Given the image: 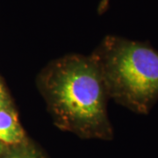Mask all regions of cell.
<instances>
[{
	"label": "cell",
	"instance_id": "cell-5",
	"mask_svg": "<svg viewBox=\"0 0 158 158\" xmlns=\"http://www.w3.org/2000/svg\"><path fill=\"white\" fill-rule=\"evenodd\" d=\"M6 106H7V98L3 86L0 84V108L5 107Z\"/></svg>",
	"mask_w": 158,
	"mask_h": 158
},
{
	"label": "cell",
	"instance_id": "cell-6",
	"mask_svg": "<svg viewBox=\"0 0 158 158\" xmlns=\"http://www.w3.org/2000/svg\"><path fill=\"white\" fill-rule=\"evenodd\" d=\"M108 3H109V0H101L99 6H98V12L102 13L106 11V9L107 8Z\"/></svg>",
	"mask_w": 158,
	"mask_h": 158
},
{
	"label": "cell",
	"instance_id": "cell-2",
	"mask_svg": "<svg viewBox=\"0 0 158 158\" xmlns=\"http://www.w3.org/2000/svg\"><path fill=\"white\" fill-rule=\"evenodd\" d=\"M92 58L108 95L135 113H149L158 100L157 50L148 42L108 36Z\"/></svg>",
	"mask_w": 158,
	"mask_h": 158
},
{
	"label": "cell",
	"instance_id": "cell-7",
	"mask_svg": "<svg viewBox=\"0 0 158 158\" xmlns=\"http://www.w3.org/2000/svg\"><path fill=\"white\" fill-rule=\"evenodd\" d=\"M2 152H3V145H2V143H0V156H1Z\"/></svg>",
	"mask_w": 158,
	"mask_h": 158
},
{
	"label": "cell",
	"instance_id": "cell-4",
	"mask_svg": "<svg viewBox=\"0 0 158 158\" xmlns=\"http://www.w3.org/2000/svg\"><path fill=\"white\" fill-rule=\"evenodd\" d=\"M10 158H40L39 154L32 150V149H26L22 151H19V152L12 154Z\"/></svg>",
	"mask_w": 158,
	"mask_h": 158
},
{
	"label": "cell",
	"instance_id": "cell-3",
	"mask_svg": "<svg viewBox=\"0 0 158 158\" xmlns=\"http://www.w3.org/2000/svg\"><path fill=\"white\" fill-rule=\"evenodd\" d=\"M24 131L15 113L7 106L0 108V143L19 144L24 141Z\"/></svg>",
	"mask_w": 158,
	"mask_h": 158
},
{
	"label": "cell",
	"instance_id": "cell-1",
	"mask_svg": "<svg viewBox=\"0 0 158 158\" xmlns=\"http://www.w3.org/2000/svg\"><path fill=\"white\" fill-rule=\"evenodd\" d=\"M40 83L60 127L93 137L109 133L106 87L92 57L71 56L54 62Z\"/></svg>",
	"mask_w": 158,
	"mask_h": 158
}]
</instances>
